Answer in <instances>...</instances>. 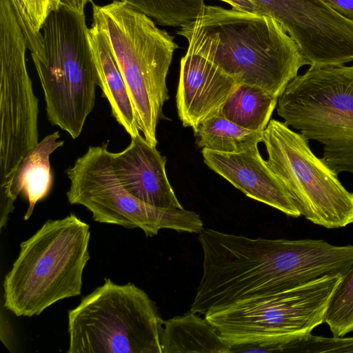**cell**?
Returning <instances> with one entry per match:
<instances>
[{
    "mask_svg": "<svg viewBox=\"0 0 353 353\" xmlns=\"http://www.w3.org/2000/svg\"><path fill=\"white\" fill-rule=\"evenodd\" d=\"M178 34L188 48L203 56L241 83L280 97L307 65L299 46L272 17L204 5Z\"/></svg>",
    "mask_w": 353,
    "mask_h": 353,
    "instance_id": "cell-2",
    "label": "cell"
},
{
    "mask_svg": "<svg viewBox=\"0 0 353 353\" xmlns=\"http://www.w3.org/2000/svg\"><path fill=\"white\" fill-rule=\"evenodd\" d=\"M241 83L188 48L181 58L176 103L184 127L195 128L220 110Z\"/></svg>",
    "mask_w": 353,
    "mask_h": 353,
    "instance_id": "cell-12",
    "label": "cell"
},
{
    "mask_svg": "<svg viewBox=\"0 0 353 353\" xmlns=\"http://www.w3.org/2000/svg\"><path fill=\"white\" fill-rule=\"evenodd\" d=\"M125 2L161 26L181 27L192 21L204 0H117Z\"/></svg>",
    "mask_w": 353,
    "mask_h": 353,
    "instance_id": "cell-20",
    "label": "cell"
},
{
    "mask_svg": "<svg viewBox=\"0 0 353 353\" xmlns=\"http://www.w3.org/2000/svg\"><path fill=\"white\" fill-rule=\"evenodd\" d=\"M198 239L203 274L190 311L203 316L238 301L341 276L346 266L343 248L323 240L252 239L209 228Z\"/></svg>",
    "mask_w": 353,
    "mask_h": 353,
    "instance_id": "cell-1",
    "label": "cell"
},
{
    "mask_svg": "<svg viewBox=\"0 0 353 353\" xmlns=\"http://www.w3.org/2000/svg\"><path fill=\"white\" fill-rule=\"evenodd\" d=\"M339 14L353 22V0H325Z\"/></svg>",
    "mask_w": 353,
    "mask_h": 353,
    "instance_id": "cell-24",
    "label": "cell"
},
{
    "mask_svg": "<svg viewBox=\"0 0 353 353\" xmlns=\"http://www.w3.org/2000/svg\"><path fill=\"white\" fill-rule=\"evenodd\" d=\"M88 37L103 97L108 101L118 123L130 137H136L140 131L135 111L108 37L92 22L88 28Z\"/></svg>",
    "mask_w": 353,
    "mask_h": 353,
    "instance_id": "cell-16",
    "label": "cell"
},
{
    "mask_svg": "<svg viewBox=\"0 0 353 353\" xmlns=\"http://www.w3.org/2000/svg\"><path fill=\"white\" fill-rule=\"evenodd\" d=\"M110 157L119 181L133 196L157 208H183L167 176V158L141 134Z\"/></svg>",
    "mask_w": 353,
    "mask_h": 353,
    "instance_id": "cell-14",
    "label": "cell"
},
{
    "mask_svg": "<svg viewBox=\"0 0 353 353\" xmlns=\"http://www.w3.org/2000/svg\"><path fill=\"white\" fill-rule=\"evenodd\" d=\"M27 41L10 0H0V196L39 144V99L28 74Z\"/></svg>",
    "mask_w": 353,
    "mask_h": 353,
    "instance_id": "cell-11",
    "label": "cell"
},
{
    "mask_svg": "<svg viewBox=\"0 0 353 353\" xmlns=\"http://www.w3.org/2000/svg\"><path fill=\"white\" fill-rule=\"evenodd\" d=\"M205 163L247 196L288 216H301L290 193L260 154L258 145L236 153L202 149Z\"/></svg>",
    "mask_w": 353,
    "mask_h": 353,
    "instance_id": "cell-13",
    "label": "cell"
},
{
    "mask_svg": "<svg viewBox=\"0 0 353 353\" xmlns=\"http://www.w3.org/2000/svg\"><path fill=\"white\" fill-rule=\"evenodd\" d=\"M279 97L256 85L241 83L220 109L222 115L236 125L263 132Z\"/></svg>",
    "mask_w": 353,
    "mask_h": 353,
    "instance_id": "cell-18",
    "label": "cell"
},
{
    "mask_svg": "<svg viewBox=\"0 0 353 353\" xmlns=\"http://www.w3.org/2000/svg\"><path fill=\"white\" fill-rule=\"evenodd\" d=\"M59 138V131L46 136L21 161L6 194L0 199L1 229L6 225L19 194L28 201L25 220L30 217L36 203L49 194L53 183L50 157L63 146L64 141Z\"/></svg>",
    "mask_w": 353,
    "mask_h": 353,
    "instance_id": "cell-15",
    "label": "cell"
},
{
    "mask_svg": "<svg viewBox=\"0 0 353 353\" xmlns=\"http://www.w3.org/2000/svg\"><path fill=\"white\" fill-rule=\"evenodd\" d=\"M68 353H162L163 321L154 303L132 283L110 279L68 311Z\"/></svg>",
    "mask_w": 353,
    "mask_h": 353,
    "instance_id": "cell-7",
    "label": "cell"
},
{
    "mask_svg": "<svg viewBox=\"0 0 353 353\" xmlns=\"http://www.w3.org/2000/svg\"><path fill=\"white\" fill-rule=\"evenodd\" d=\"M162 353H229L217 329L205 318L190 311L183 316L163 321L160 334Z\"/></svg>",
    "mask_w": 353,
    "mask_h": 353,
    "instance_id": "cell-17",
    "label": "cell"
},
{
    "mask_svg": "<svg viewBox=\"0 0 353 353\" xmlns=\"http://www.w3.org/2000/svg\"><path fill=\"white\" fill-rule=\"evenodd\" d=\"M199 147L225 153L245 151L263 142V132L243 128L219 110L193 129Z\"/></svg>",
    "mask_w": 353,
    "mask_h": 353,
    "instance_id": "cell-19",
    "label": "cell"
},
{
    "mask_svg": "<svg viewBox=\"0 0 353 353\" xmlns=\"http://www.w3.org/2000/svg\"><path fill=\"white\" fill-rule=\"evenodd\" d=\"M289 127L323 145V161L338 174H353V65L310 68L278 99Z\"/></svg>",
    "mask_w": 353,
    "mask_h": 353,
    "instance_id": "cell-6",
    "label": "cell"
},
{
    "mask_svg": "<svg viewBox=\"0 0 353 353\" xmlns=\"http://www.w3.org/2000/svg\"><path fill=\"white\" fill-rule=\"evenodd\" d=\"M65 173L70 182L68 202L85 207L97 222L139 228L146 236L157 234L161 229L190 233L203 230L195 212L152 206L125 190L114 172L107 144L90 146Z\"/></svg>",
    "mask_w": 353,
    "mask_h": 353,
    "instance_id": "cell-10",
    "label": "cell"
},
{
    "mask_svg": "<svg viewBox=\"0 0 353 353\" xmlns=\"http://www.w3.org/2000/svg\"><path fill=\"white\" fill-rule=\"evenodd\" d=\"M92 3V22L105 33L144 138L157 146V126L168 100L166 77L178 45L144 13L114 0Z\"/></svg>",
    "mask_w": 353,
    "mask_h": 353,
    "instance_id": "cell-4",
    "label": "cell"
},
{
    "mask_svg": "<svg viewBox=\"0 0 353 353\" xmlns=\"http://www.w3.org/2000/svg\"><path fill=\"white\" fill-rule=\"evenodd\" d=\"M263 142L268 164L302 216L326 228L353 223V192L312 152L307 138L284 122L272 119L263 131Z\"/></svg>",
    "mask_w": 353,
    "mask_h": 353,
    "instance_id": "cell-9",
    "label": "cell"
},
{
    "mask_svg": "<svg viewBox=\"0 0 353 353\" xmlns=\"http://www.w3.org/2000/svg\"><path fill=\"white\" fill-rule=\"evenodd\" d=\"M39 48L30 54L44 93L47 117L74 139L95 104L99 77L85 13L64 4L42 28Z\"/></svg>",
    "mask_w": 353,
    "mask_h": 353,
    "instance_id": "cell-5",
    "label": "cell"
},
{
    "mask_svg": "<svg viewBox=\"0 0 353 353\" xmlns=\"http://www.w3.org/2000/svg\"><path fill=\"white\" fill-rule=\"evenodd\" d=\"M343 276L327 277L274 296L253 298L204 315L232 352H276L292 336L324 323L330 298Z\"/></svg>",
    "mask_w": 353,
    "mask_h": 353,
    "instance_id": "cell-8",
    "label": "cell"
},
{
    "mask_svg": "<svg viewBox=\"0 0 353 353\" xmlns=\"http://www.w3.org/2000/svg\"><path fill=\"white\" fill-rule=\"evenodd\" d=\"M278 352H353V337L314 336L311 332L292 336L278 347Z\"/></svg>",
    "mask_w": 353,
    "mask_h": 353,
    "instance_id": "cell-23",
    "label": "cell"
},
{
    "mask_svg": "<svg viewBox=\"0 0 353 353\" xmlns=\"http://www.w3.org/2000/svg\"><path fill=\"white\" fill-rule=\"evenodd\" d=\"M90 226L74 213L48 220L20 244L3 283L4 306L17 316L39 315L81 292L90 259Z\"/></svg>",
    "mask_w": 353,
    "mask_h": 353,
    "instance_id": "cell-3",
    "label": "cell"
},
{
    "mask_svg": "<svg viewBox=\"0 0 353 353\" xmlns=\"http://www.w3.org/2000/svg\"><path fill=\"white\" fill-rule=\"evenodd\" d=\"M27 41L30 53L42 39L41 28L49 14L57 10L63 0H10Z\"/></svg>",
    "mask_w": 353,
    "mask_h": 353,
    "instance_id": "cell-22",
    "label": "cell"
},
{
    "mask_svg": "<svg viewBox=\"0 0 353 353\" xmlns=\"http://www.w3.org/2000/svg\"><path fill=\"white\" fill-rule=\"evenodd\" d=\"M92 1V0H63L62 3L75 12L84 13L86 4Z\"/></svg>",
    "mask_w": 353,
    "mask_h": 353,
    "instance_id": "cell-25",
    "label": "cell"
},
{
    "mask_svg": "<svg viewBox=\"0 0 353 353\" xmlns=\"http://www.w3.org/2000/svg\"><path fill=\"white\" fill-rule=\"evenodd\" d=\"M324 323L334 336L353 331V265L336 285L327 303Z\"/></svg>",
    "mask_w": 353,
    "mask_h": 353,
    "instance_id": "cell-21",
    "label": "cell"
}]
</instances>
